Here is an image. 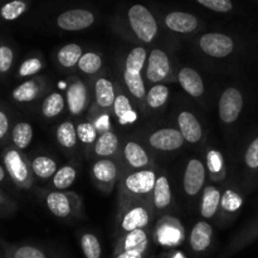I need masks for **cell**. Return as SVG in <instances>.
<instances>
[{
	"instance_id": "19",
	"label": "cell",
	"mask_w": 258,
	"mask_h": 258,
	"mask_svg": "<svg viewBox=\"0 0 258 258\" xmlns=\"http://www.w3.org/2000/svg\"><path fill=\"white\" fill-rule=\"evenodd\" d=\"M123 156H125L126 161H127L131 168L139 169V170L148 169V166L151 163L145 149L136 141H127L125 144V146H123Z\"/></svg>"
},
{
	"instance_id": "13",
	"label": "cell",
	"mask_w": 258,
	"mask_h": 258,
	"mask_svg": "<svg viewBox=\"0 0 258 258\" xmlns=\"http://www.w3.org/2000/svg\"><path fill=\"white\" fill-rule=\"evenodd\" d=\"M165 24L175 33H191L198 28L199 20L196 15L185 12H171L165 17Z\"/></svg>"
},
{
	"instance_id": "7",
	"label": "cell",
	"mask_w": 258,
	"mask_h": 258,
	"mask_svg": "<svg viewBox=\"0 0 258 258\" xmlns=\"http://www.w3.org/2000/svg\"><path fill=\"white\" fill-rule=\"evenodd\" d=\"M95 23V15L86 9H71L57 18V25L63 30L77 32L90 28Z\"/></svg>"
},
{
	"instance_id": "23",
	"label": "cell",
	"mask_w": 258,
	"mask_h": 258,
	"mask_svg": "<svg viewBox=\"0 0 258 258\" xmlns=\"http://www.w3.org/2000/svg\"><path fill=\"white\" fill-rule=\"evenodd\" d=\"M181 226L175 219H170V223H163L159 226L158 239L164 246H178L181 242Z\"/></svg>"
},
{
	"instance_id": "41",
	"label": "cell",
	"mask_w": 258,
	"mask_h": 258,
	"mask_svg": "<svg viewBox=\"0 0 258 258\" xmlns=\"http://www.w3.org/2000/svg\"><path fill=\"white\" fill-rule=\"evenodd\" d=\"M244 164L252 171H258V136L251 141L244 154Z\"/></svg>"
},
{
	"instance_id": "5",
	"label": "cell",
	"mask_w": 258,
	"mask_h": 258,
	"mask_svg": "<svg viewBox=\"0 0 258 258\" xmlns=\"http://www.w3.org/2000/svg\"><path fill=\"white\" fill-rule=\"evenodd\" d=\"M199 47L209 57L224 58L233 53L234 42L223 33H207L199 39Z\"/></svg>"
},
{
	"instance_id": "15",
	"label": "cell",
	"mask_w": 258,
	"mask_h": 258,
	"mask_svg": "<svg viewBox=\"0 0 258 258\" xmlns=\"http://www.w3.org/2000/svg\"><path fill=\"white\" fill-rule=\"evenodd\" d=\"M149 248V236L145 229L131 232L120 237L116 243L113 254H118L125 251H133V249H144L148 251Z\"/></svg>"
},
{
	"instance_id": "3",
	"label": "cell",
	"mask_w": 258,
	"mask_h": 258,
	"mask_svg": "<svg viewBox=\"0 0 258 258\" xmlns=\"http://www.w3.org/2000/svg\"><path fill=\"white\" fill-rule=\"evenodd\" d=\"M128 23L136 37L145 43H150L158 34V22L153 13L140 4L133 5L127 12Z\"/></svg>"
},
{
	"instance_id": "16",
	"label": "cell",
	"mask_w": 258,
	"mask_h": 258,
	"mask_svg": "<svg viewBox=\"0 0 258 258\" xmlns=\"http://www.w3.org/2000/svg\"><path fill=\"white\" fill-rule=\"evenodd\" d=\"M178 80L183 90L191 97H201L204 93V83L201 75L190 67L181 68Z\"/></svg>"
},
{
	"instance_id": "11",
	"label": "cell",
	"mask_w": 258,
	"mask_h": 258,
	"mask_svg": "<svg viewBox=\"0 0 258 258\" xmlns=\"http://www.w3.org/2000/svg\"><path fill=\"white\" fill-rule=\"evenodd\" d=\"M92 176L102 189L112 188L118 176V168L111 159H100L92 166Z\"/></svg>"
},
{
	"instance_id": "42",
	"label": "cell",
	"mask_w": 258,
	"mask_h": 258,
	"mask_svg": "<svg viewBox=\"0 0 258 258\" xmlns=\"http://www.w3.org/2000/svg\"><path fill=\"white\" fill-rule=\"evenodd\" d=\"M198 4L217 13H229L233 9V3L229 0H198Z\"/></svg>"
},
{
	"instance_id": "21",
	"label": "cell",
	"mask_w": 258,
	"mask_h": 258,
	"mask_svg": "<svg viewBox=\"0 0 258 258\" xmlns=\"http://www.w3.org/2000/svg\"><path fill=\"white\" fill-rule=\"evenodd\" d=\"M5 165L12 178L18 183H25L29 178L27 164L22 159V156L14 150H9L5 155Z\"/></svg>"
},
{
	"instance_id": "10",
	"label": "cell",
	"mask_w": 258,
	"mask_h": 258,
	"mask_svg": "<svg viewBox=\"0 0 258 258\" xmlns=\"http://www.w3.org/2000/svg\"><path fill=\"white\" fill-rule=\"evenodd\" d=\"M88 102V96L86 86L78 80L72 77L68 80L67 88V105L72 115H81L86 110Z\"/></svg>"
},
{
	"instance_id": "20",
	"label": "cell",
	"mask_w": 258,
	"mask_h": 258,
	"mask_svg": "<svg viewBox=\"0 0 258 258\" xmlns=\"http://www.w3.org/2000/svg\"><path fill=\"white\" fill-rule=\"evenodd\" d=\"M222 194L217 186L209 185L204 189L201 202V214L203 218L211 219L216 216L221 207Z\"/></svg>"
},
{
	"instance_id": "26",
	"label": "cell",
	"mask_w": 258,
	"mask_h": 258,
	"mask_svg": "<svg viewBox=\"0 0 258 258\" xmlns=\"http://www.w3.org/2000/svg\"><path fill=\"white\" fill-rule=\"evenodd\" d=\"M83 55L82 47L76 43H70L58 50L57 59L59 64L64 68H72L78 64L81 57Z\"/></svg>"
},
{
	"instance_id": "50",
	"label": "cell",
	"mask_w": 258,
	"mask_h": 258,
	"mask_svg": "<svg viewBox=\"0 0 258 258\" xmlns=\"http://www.w3.org/2000/svg\"><path fill=\"white\" fill-rule=\"evenodd\" d=\"M4 178H5V170L3 166H0V181L4 180Z\"/></svg>"
},
{
	"instance_id": "31",
	"label": "cell",
	"mask_w": 258,
	"mask_h": 258,
	"mask_svg": "<svg viewBox=\"0 0 258 258\" xmlns=\"http://www.w3.org/2000/svg\"><path fill=\"white\" fill-rule=\"evenodd\" d=\"M64 108V97L60 93L53 92L44 98L42 103V113L44 117L53 118L62 113Z\"/></svg>"
},
{
	"instance_id": "36",
	"label": "cell",
	"mask_w": 258,
	"mask_h": 258,
	"mask_svg": "<svg viewBox=\"0 0 258 258\" xmlns=\"http://www.w3.org/2000/svg\"><path fill=\"white\" fill-rule=\"evenodd\" d=\"M81 248L86 258H101L102 256L100 239L92 233H85L81 237Z\"/></svg>"
},
{
	"instance_id": "8",
	"label": "cell",
	"mask_w": 258,
	"mask_h": 258,
	"mask_svg": "<svg viewBox=\"0 0 258 258\" xmlns=\"http://www.w3.org/2000/svg\"><path fill=\"white\" fill-rule=\"evenodd\" d=\"M183 135L179 130L173 127L159 128L154 131L149 138V144L154 149L160 151H175L184 145Z\"/></svg>"
},
{
	"instance_id": "44",
	"label": "cell",
	"mask_w": 258,
	"mask_h": 258,
	"mask_svg": "<svg viewBox=\"0 0 258 258\" xmlns=\"http://www.w3.org/2000/svg\"><path fill=\"white\" fill-rule=\"evenodd\" d=\"M40 70H42V62L38 58H30V59H27L22 63L19 68V76L20 77H28V76L35 75Z\"/></svg>"
},
{
	"instance_id": "1",
	"label": "cell",
	"mask_w": 258,
	"mask_h": 258,
	"mask_svg": "<svg viewBox=\"0 0 258 258\" xmlns=\"http://www.w3.org/2000/svg\"><path fill=\"white\" fill-rule=\"evenodd\" d=\"M156 173L154 169H143L134 171L121 181V203L131 201H145L151 197L156 183Z\"/></svg>"
},
{
	"instance_id": "2",
	"label": "cell",
	"mask_w": 258,
	"mask_h": 258,
	"mask_svg": "<svg viewBox=\"0 0 258 258\" xmlns=\"http://www.w3.org/2000/svg\"><path fill=\"white\" fill-rule=\"evenodd\" d=\"M150 203H146L144 201H131L121 203V211L118 214V234L122 237L131 232L145 229L150 224Z\"/></svg>"
},
{
	"instance_id": "28",
	"label": "cell",
	"mask_w": 258,
	"mask_h": 258,
	"mask_svg": "<svg viewBox=\"0 0 258 258\" xmlns=\"http://www.w3.org/2000/svg\"><path fill=\"white\" fill-rule=\"evenodd\" d=\"M39 92L40 85L38 80H30L19 85L17 88H14L12 96L18 102H30L34 98H37Z\"/></svg>"
},
{
	"instance_id": "47",
	"label": "cell",
	"mask_w": 258,
	"mask_h": 258,
	"mask_svg": "<svg viewBox=\"0 0 258 258\" xmlns=\"http://www.w3.org/2000/svg\"><path fill=\"white\" fill-rule=\"evenodd\" d=\"M146 252L148 251H144V249H133V251H125L118 254H113L112 258H145Z\"/></svg>"
},
{
	"instance_id": "18",
	"label": "cell",
	"mask_w": 258,
	"mask_h": 258,
	"mask_svg": "<svg viewBox=\"0 0 258 258\" xmlns=\"http://www.w3.org/2000/svg\"><path fill=\"white\" fill-rule=\"evenodd\" d=\"M151 202L156 211H164L168 208L173 202V193H171L170 183L165 175H159L151 194Z\"/></svg>"
},
{
	"instance_id": "30",
	"label": "cell",
	"mask_w": 258,
	"mask_h": 258,
	"mask_svg": "<svg viewBox=\"0 0 258 258\" xmlns=\"http://www.w3.org/2000/svg\"><path fill=\"white\" fill-rule=\"evenodd\" d=\"M123 82L127 87L128 92L139 101H143L146 97L145 83L143 81L141 73H131L123 71Z\"/></svg>"
},
{
	"instance_id": "17",
	"label": "cell",
	"mask_w": 258,
	"mask_h": 258,
	"mask_svg": "<svg viewBox=\"0 0 258 258\" xmlns=\"http://www.w3.org/2000/svg\"><path fill=\"white\" fill-rule=\"evenodd\" d=\"M45 203L50 213L58 218H67L73 211L72 199L62 191H52L48 194Z\"/></svg>"
},
{
	"instance_id": "32",
	"label": "cell",
	"mask_w": 258,
	"mask_h": 258,
	"mask_svg": "<svg viewBox=\"0 0 258 258\" xmlns=\"http://www.w3.org/2000/svg\"><path fill=\"white\" fill-rule=\"evenodd\" d=\"M148 58L146 49L143 47H136L127 54L125 60V71L131 73H141L144 70V66Z\"/></svg>"
},
{
	"instance_id": "40",
	"label": "cell",
	"mask_w": 258,
	"mask_h": 258,
	"mask_svg": "<svg viewBox=\"0 0 258 258\" xmlns=\"http://www.w3.org/2000/svg\"><path fill=\"white\" fill-rule=\"evenodd\" d=\"M242 204H243V199L239 196L237 191L234 190H227L226 193L222 196L221 206L222 208L226 209L227 212H237L241 209Z\"/></svg>"
},
{
	"instance_id": "38",
	"label": "cell",
	"mask_w": 258,
	"mask_h": 258,
	"mask_svg": "<svg viewBox=\"0 0 258 258\" xmlns=\"http://www.w3.org/2000/svg\"><path fill=\"white\" fill-rule=\"evenodd\" d=\"M28 5L27 3L20 2V0H15V2L8 3L0 10V15H2L3 19L8 20H15L20 17L22 14H24L25 10H27Z\"/></svg>"
},
{
	"instance_id": "29",
	"label": "cell",
	"mask_w": 258,
	"mask_h": 258,
	"mask_svg": "<svg viewBox=\"0 0 258 258\" xmlns=\"http://www.w3.org/2000/svg\"><path fill=\"white\" fill-rule=\"evenodd\" d=\"M32 170L38 178L49 179L50 176H54L57 173V163L49 156H37L32 161Z\"/></svg>"
},
{
	"instance_id": "46",
	"label": "cell",
	"mask_w": 258,
	"mask_h": 258,
	"mask_svg": "<svg viewBox=\"0 0 258 258\" xmlns=\"http://www.w3.org/2000/svg\"><path fill=\"white\" fill-rule=\"evenodd\" d=\"M208 161H209V168L213 173H219L222 169V156L219 155L217 151L212 150L208 154Z\"/></svg>"
},
{
	"instance_id": "33",
	"label": "cell",
	"mask_w": 258,
	"mask_h": 258,
	"mask_svg": "<svg viewBox=\"0 0 258 258\" xmlns=\"http://www.w3.org/2000/svg\"><path fill=\"white\" fill-rule=\"evenodd\" d=\"M169 93H170V91H169L168 86L161 85V83L160 85H154L146 92V103H148L149 107L154 108V110L163 107L168 101Z\"/></svg>"
},
{
	"instance_id": "43",
	"label": "cell",
	"mask_w": 258,
	"mask_h": 258,
	"mask_svg": "<svg viewBox=\"0 0 258 258\" xmlns=\"http://www.w3.org/2000/svg\"><path fill=\"white\" fill-rule=\"evenodd\" d=\"M12 258H48L44 252L33 246H22L13 252Z\"/></svg>"
},
{
	"instance_id": "27",
	"label": "cell",
	"mask_w": 258,
	"mask_h": 258,
	"mask_svg": "<svg viewBox=\"0 0 258 258\" xmlns=\"http://www.w3.org/2000/svg\"><path fill=\"white\" fill-rule=\"evenodd\" d=\"M57 141L62 148L73 149L77 144V127L71 121H64L60 123L55 131Z\"/></svg>"
},
{
	"instance_id": "39",
	"label": "cell",
	"mask_w": 258,
	"mask_h": 258,
	"mask_svg": "<svg viewBox=\"0 0 258 258\" xmlns=\"http://www.w3.org/2000/svg\"><path fill=\"white\" fill-rule=\"evenodd\" d=\"M77 136L81 143L85 145H91L97 141V128L91 122L80 123L77 126Z\"/></svg>"
},
{
	"instance_id": "6",
	"label": "cell",
	"mask_w": 258,
	"mask_h": 258,
	"mask_svg": "<svg viewBox=\"0 0 258 258\" xmlns=\"http://www.w3.org/2000/svg\"><path fill=\"white\" fill-rule=\"evenodd\" d=\"M171 66L169 55L163 49H153L146 64V78L149 82L160 85L170 75Z\"/></svg>"
},
{
	"instance_id": "24",
	"label": "cell",
	"mask_w": 258,
	"mask_h": 258,
	"mask_svg": "<svg viewBox=\"0 0 258 258\" xmlns=\"http://www.w3.org/2000/svg\"><path fill=\"white\" fill-rule=\"evenodd\" d=\"M118 149V138L112 131H105L97 138L95 143V154L102 159H108Z\"/></svg>"
},
{
	"instance_id": "14",
	"label": "cell",
	"mask_w": 258,
	"mask_h": 258,
	"mask_svg": "<svg viewBox=\"0 0 258 258\" xmlns=\"http://www.w3.org/2000/svg\"><path fill=\"white\" fill-rule=\"evenodd\" d=\"M213 241V228L208 222H198L190 233V248L196 253H204Z\"/></svg>"
},
{
	"instance_id": "45",
	"label": "cell",
	"mask_w": 258,
	"mask_h": 258,
	"mask_svg": "<svg viewBox=\"0 0 258 258\" xmlns=\"http://www.w3.org/2000/svg\"><path fill=\"white\" fill-rule=\"evenodd\" d=\"M14 59L13 50L7 45L0 47V73H5L10 70Z\"/></svg>"
},
{
	"instance_id": "49",
	"label": "cell",
	"mask_w": 258,
	"mask_h": 258,
	"mask_svg": "<svg viewBox=\"0 0 258 258\" xmlns=\"http://www.w3.org/2000/svg\"><path fill=\"white\" fill-rule=\"evenodd\" d=\"M161 258H185V256H184L181 252H178V251H174L171 252V253H166L164 254L163 257Z\"/></svg>"
},
{
	"instance_id": "37",
	"label": "cell",
	"mask_w": 258,
	"mask_h": 258,
	"mask_svg": "<svg viewBox=\"0 0 258 258\" xmlns=\"http://www.w3.org/2000/svg\"><path fill=\"white\" fill-rule=\"evenodd\" d=\"M78 68L82 71L86 75H93L97 73L102 67V58L100 54L95 52H88L81 57L80 62H78Z\"/></svg>"
},
{
	"instance_id": "12",
	"label": "cell",
	"mask_w": 258,
	"mask_h": 258,
	"mask_svg": "<svg viewBox=\"0 0 258 258\" xmlns=\"http://www.w3.org/2000/svg\"><path fill=\"white\" fill-rule=\"evenodd\" d=\"M179 131L183 135L184 140L190 144H197L203 138L201 122L190 111H181L178 116Z\"/></svg>"
},
{
	"instance_id": "48",
	"label": "cell",
	"mask_w": 258,
	"mask_h": 258,
	"mask_svg": "<svg viewBox=\"0 0 258 258\" xmlns=\"http://www.w3.org/2000/svg\"><path fill=\"white\" fill-rule=\"evenodd\" d=\"M9 128V120L3 111H0V139L4 138Z\"/></svg>"
},
{
	"instance_id": "22",
	"label": "cell",
	"mask_w": 258,
	"mask_h": 258,
	"mask_svg": "<svg viewBox=\"0 0 258 258\" xmlns=\"http://www.w3.org/2000/svg\"><path fill=\"white\" fill-rule=\"evenodd\" d=\"M96 103L101 108H110L116 100L115 88L107 78H98L95 83Z\"/></svg>"
},
{
	"instance_id": "25",
	"label": "cell",
	"mask_w": 258,
	"mask_h": 258,
	"mask_svg": "<svg viewBox=\"0 0 258 258\" xmlns=\"http://www.w3.org/2000/svg\"><path fill=\"white\" fill-rule=\"evenodd\" d=\"M113 112H115L118 121L123 125L135 122L136 118H138V115L131 106L130 100L123 93L116 96V100L113 102Z\"/></svg>"
},
{
	"instance_id": "9",
	"label": "cell",
	"mask_w": 258,
	"mask_h": 258,
	"mask_svg": "<svg viewBox=\"0 0 258 258\" xmlns=\"http://www.w3.org/2000/svg\"><path fill=\"white\" fill-rule=\"evenodd\" d=\"M206 181V166L199 159H190L184 171L183 185L188 196L194 197L202 190Z\"/></svg>"
},
{
	"instance_id": "35",
	"label": "cell",
	"mask_w": 258,
	"mask_h": 258,
	"mask_svg": "<svg viewBox=\"0 0 258 258\" xmlns=\"http://www.w3.org/2000/svg\"><path fill=\"white\" fill-rule=\"evenodd\" d=\"M76 176H77V171L73 166L64 165L57 170V173L53 176V185L58 190H64L72 186L75 183Z\"/></svg>"
},
{
	"instance_id": "4",
	"label": "cell",
	"mask_w": 258,
	"mask_h": 258,
	"mask_svg": "<svg viewBox=\"0 0 258 258\" xmlns=\"http://www.w3.org/2000/svg\"><path fill=\"white\" fill-rule=\"evenodd\" d=\"M243 95L236 87H229L222 93L218 103L219 118L224 123H233L238 120L243 110Z\"/></svg>"
},
{
	"instance_id": "34",
	"label": "cell",
	"mask_w": 258,
	"mask_h": 258,
	"mask_svg": "<svg viewBox=\"0 0 258 258\" xmlns=\"http://www.w3.org/2000/svg\"><path fill=\"white\" fill-rule=\"evenodd\" d=\"M13 141L20 150H24L30 145L33 139V127L28 122H18L13 128Z\"/></svg>"
}]
</instances>
